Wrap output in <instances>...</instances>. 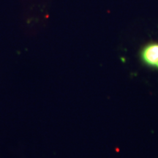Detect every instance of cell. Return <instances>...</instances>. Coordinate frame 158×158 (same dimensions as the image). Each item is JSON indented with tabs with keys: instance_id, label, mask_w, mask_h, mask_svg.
Returning <instances> with one entry per match:
<instances>
[{
	"instance_id": "1",
	"label": "cell",
	"mask_w": 158,
	"mask_h": 158,
	"mask_svg": "<svg viewBox=\"0 0 158 158\" xmlns=\"http://www.w3.org/2000/svg\"><path fill=\"white\" fill-rule=\"evenodd\" d=\"M142 62L150 68L158 70V43H149L141 51Z\"/></svg>"
}]
</instances>
